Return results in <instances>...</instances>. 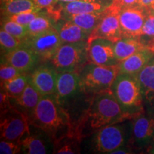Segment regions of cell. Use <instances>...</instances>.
<instances>
[{
	"label": "cell",
	"mask_w": 154,
	"mask_h": 154,
	"mask_svg": "<svg viewBox=\"0 0 154 154\" xmlns=\"http://www.w3.org/2000/svg\"><path fill=\"white\" fill-rule=\"evenodd\" d=\"M132 123V136L138 145L149 143L154 135V119L142 116L134 117Z\"/></svg>",
	"instance_id": "obj_17"
},
{
	"label": "cell",
	"mask_w": 154,
	"mask_h": 154,
	"mask_svg": "<svg viewBox=\"0 0 154 154\" xmlns=\"http://www.w3.org/2000/svg\"><path fill=\"white\" fill-rule=\"evenodd\" d=\"M147 48L139 38H122L114 44V52L116 60L119 62Z\"/></svg>",
	"instance_id": "obj_20"
},
{
	"label": "cell",
	"mask_w": 154,
	"mask_h": 154,
	"mask_svg": "<svg viewBox=\"0 0 154 154\" xmlns=\"http://www.w3.org/2000/svg\"><path fill=\"white\" fill-rule=\"evenodd\" d=\"M2 140L19 142L26 134L29 135V119L28 116L15 107L1 113Z\"/></svg>",
	"instance_id": "obj_5"
},
{
	"label": "cell",
	"mask_w": 154,
	"mask_h": 154,
	"mask_svg": "<svg viewBox=\"0 0 154 154\" xmlns=\"http://www.w3.org/2000/svg\"><path fill=\"white\" fill-rule=\"evenodd\" d=\"M111 89L125 112L134 117L141 113L143 97L137 75L119 74Z\"/></svg>",
	"instance_id": "obj_3"
},
{
	"label": "cell",
	"mask_w": 154,
	"mask_h": 154,
	"mask_svg": "<svg viewBox=\"0 0 154 154\" xmlns=\"http://www.w3.org/2000/svg\"><path fill=\"white\" fill-rule=\"evenodd\" d=\"M23 41L18 39L14 36L7 33L5 30L1 29L0 32V44H1L2 54L5 55L17 48L22 46Z\"/></svg>",
	"instance_id": "obj_29"
},
{
	"label": "cell",
	"mask_w": 154,
	"mask_h": 154,
	"mask_svg": "<svg viewBox=\"0 0 154 154\" xmlns=\"http://www.w3.org/2000/svg\"><path fill=\"white\" fill-rule=\"evenodd\" d=\"M22 151L28 154H45L48 152L45 140L37 135H28L20 140Z\"/></svg>",
	"instance_id": "obj_26"
},
{
	"label": "cell",
	"mask_w": 154,
	"mask_h": 154,
	"mask_svg": "<svg viewBox=\"0 0 154 154\" xmlns=\"http://www.w3.org/2000/svg\"><path fill=\"white\" fill-rule=\"evenodd\" d=\"M147 48L151 50L152 52L154 54V39L152 42H150V44H149V45H148Z\"/></svg>",
	"instance_id": "obj_38"
},
{
	"label": "cell",
	"mask_w": 154,
	"mask_h": 154,
	"mask_svg": "<svg viewBox=\"0 0 154 154\" xmlns=\"http://www.w3.org/2000/svg\"><path fill=\"white\" fill-rule=\"evenodd\" d=\"M151 11L152 12H153V14H154V8H153V9H151Z\"/></svg>",
	"instance_id": "obj_40"
},
{
	"label": "cell",
	"mask_w": 154,
	"mask_h": 154,
	"mask_svg": "<svg viewBox=\"0 0 154 154\" xmlns=\"http://www.w3.org/2000/svg\"><path fill=\"white\" fill-rule=\"evenodd\" d=\"M34 4L39 9H51L55 7L58 3L57 0H33Z\"/></svg>",
	"instance_id": "obj_34"
},
{
	"label": "cell",
	"mask_w": 154,
	"mask_h": 154,
	"mask_svg": "<svg viewBox=\"0 0 154 154\" xmlns=\"http://www.w3.org/2000/svg\"><path fill=\"white\" fill-rule=\"evenodd\" d=\"M24 74L19 71V69L15 68L10 64L6 63H1V68H0V79H1V84H3L5 82L12 79L15 77L19 75Z\"/></svg>",
	"instance_id": "obj_30"
},
{
	"label": "cell",
	"mask_w": 154,
	"mask_h": 154,
	"mask_svg": "<svg viewBox=\"0 0 154 154\" xmlns=\"http://www.w3.org/2000/svg\"><path fill=\"white\" fill-rule=\"evenodd\" d=\"M4 14L7 17L11 15L32 11H40L33 0H5Z\"/></svg>",
	"instance_id": "obj_24"
},
{
	"label": "cell",
	"mask_w": 154,
	"mask_h": 154,
	"mask_svg": "<svg viewBox=\"0 0 154 154\" xmlns=\"http://www.w3.org/2000/svg\"><path fill=\"white\" fill-rule=\"evenodd\" d=\"M138 5L146 9H151L154 8V0H139Z\"/></svg>",
	"instance_id": "obj_36"
},
{
	"label": "cell",
	"mask_w": 154,
	"mask_h": 154,
	"mask_svg": "<svg viewBox=\"0 0 154 154\" xmlns=\"http://www.w3.org/2000/svg\"><path fill=\"white\" fill-rule=\"evenodd\" d=\"M39 11H26V12L11 15V16H9L7 18L26 27L39 14Z\"/></svg>",
	"instance_id": "obj_31"
},
{
	"label": "cell",
	"mask_w": 154,
	"mask_h": 154,
	"mask_svg": "<svg viewBox=\"0 0 154 154\" xmlns=\"http://www.w3.org/2000/svg\"><path fill=\"white\" fill-rule=\"evenodd\" d=\"M127 140L125 127L121 124H111L98 131L94 138V148L101 153H111L124 146Z\"/></svg>",
	"instance_id": "obj_8"
},
{
	"label": "cell",
	"mask_w": 154,
	"mask_h": 154,
	"mask_svg": "<svg viewBox=\"0 0 154 154\" xmlns=\"http://www.w3.org/2000/svg\"><path fill=\"white\" fill-rule=\"evenodd\" d=\"M121 9L112 4L106 9V14L99 24L91 32L87 39V44L95 38H105L116 43L123 38L121 32L119 13Z\"/></svg>",
	"instance_id": "obj_7"
},
{
	"label": "cell",
	"mask_w": 154,
	"mask_h": 154,
	"mask_svg": "<svg viewBox=\"0 0 154 154\" xmlns=\"http://www.w3.org/2000/svg\"><path fill=\"white\" fill-rule=\"evenodd\" d=\"M151 153H154V148H153V149H152Z\"/></svg>",
	"instance_id": "obj_41"
},
{
	"label": "cell",
	"mask_w": 154,
	"mask_h": 154,
	"mask_svg": "<svg viewBox=\"0 0 154 154\" xmlns=\"http://www.w3.org/2000/svg\"><path fill=\"white\" fill-rule=\"evenodd\" d=\"M139 38L146 47L154 39V14L149 9H147V14Z\"/></svg>",
	"instance_id": "obj_27"
},
{
	"label": "cell",
	"mask_w": 154,
	"mask_h": 154,
	"mask_svg": "<svg viewBox=\"0 0 154 154\" xmlns=\"http://www.w3.org/2000/svg\"><path fill=\"white\" fill-rule=\"evenodd\" d=\"M113 0H80L68 3H60L63 16L94 13L105 10Z\"/></svg>",
	"instance_id": "obj_15"
},
{
	"label": "cell",
	"mask_w": 154,
	"mask_h": 154,
	"mask_svg": "<svg viewBox=\"0 0 154 154\" xmlns=\"http://www.w3.org/2000/svg\"><path fill=\"white\" fill-rule=\"evenodd\" d=\"M143 100L154 106V57L137 74Z\"/></svg>",
	"instance_id": "obj_19"
},
{
	"label": "cell",
	"mask_w": 154,
	"mask_h": 154,
	"mask_svg": "<svg viewBox=\"0 0 154 154\" xmlns=\"http://www.w3.org/2000/svg\"><path fill=\"white\" fill-rule=\"evenodd\" d=\"M130 118L134 117L123 110L111 88L97 92L94 94L89 107L79 124L74 128L72 136L80 140L89 131H99Z\"/></svg>",
	"instance_id": "obj_1"
},
{
	"label": "cell",
	"mask_w": 154,
	"mask_h": 154,
	"mask_svg": "<svg viewBox=\"0 0 154 154\" xmlns=\"http://www.w3.org/2000/svg\"><path fill=\"white\" fill-rule=\"evenodd\" d=\"M113 42L105 38H95L87 44V60L88 63L102 66L119 64L114 52Z\"/></svg>",
	"instance_id": "obj_11"
},
{
	"label": "cell",
	"mask_w": 154,
	"mask_h": 154,
	"mask_svg": "<svg viewBox=\"0 0 154 154\" xmlns=\"http://www.w3.org/2000/svg\"><path fill=\"white\" fill-rule=\"evenodd\" d=\"M58 2L60 3H68L72 2H76V1H80V0H57Z\"/></svg>",
	"instance_id": "obj_39"
},
{
	"label": "cell",
	"mask_w": 154,
	"mask_h": 154,
	"mask_svg": "<svg viewBox=\"0 0 154 154\" xmlns=\"http://www.w3.org/2000/svg\"><path fill=\"white\" fill-rule=\"evenodd\" d=\"M54 26L63 43L87 42L89 36V34L79 25L64 19Z\"/></svg>",
	"instance_id": "obj_18"
},
{
	"label": "cell",
	"mask_w": 154,
	"mask_h": 154,
	"mask_svg": "<svg viewBox=\"0 0 154 154\" xmlns=\"http://www.w3.org/2000/svg\"><path fill=\"white\" fill-rule=\"evenodd\" d=\"M23 44L32 49L38 57L44 60H51L63 44L57 29H52L45 33L34 36H27Z\"/></svg>",
	"instance_id": "obj_9"
},
{
	"label": "cell",
	"mask_w": 154,
	"mask_h": 154,
	"mask_svg": "<svg viewBox=\"0 0 154 154\" xmlns=\"http://www.w3.org/2000/svg\"><path fill=\"white\" fill-rule=\"evenodd\" d=\"M153 57L154 54L148 48L138 51L119 62V72L120 74L137 75Z\"/></svg>",
	"instance_id": "obj_16"
},
{
	"label": "cell",
	"mask_w": 154,
	"mask_h": 154,
	"mask_svg": "<svg viewBox=\"0 0 154 154\" xmlns=\"http://www.w3.org/2000/svg\"><path fill=\"white\" fill-rule=\"evenodd\" d=\"M138 1L139 0H113L112 5L121 9L125 8V7L138 5Z\"/></svg>",
	"instance_id": "obj_35"
},
{
	"label": "cell",
	"mask_w": 154,
	"mask_h": 154,
	"mask_svg": "<svg viewBox=\"0 0 154 154\" xmlns=\"http://www.w3.org/2000/svg\"><path fill=\"white\" fill-rule=\"evenodd\" d=\"M39 57L32 49L22 44V46L4 55L2 63L10 64L23 73L33 69Z\"/></svg>",
	"instance_id": "obj_14"
},
{
	"label": "cell",
	"mask_w": 154,
	"mask_h": 154,
	"mask_svg": "<svg viewBox=\"0 0 154 154\" xmlns=\"http://www.w3.org/2000/svg\"><path fill=\"white\" fill-rule=\"evenodd\" d=\"M22 151L20 141L15 142L10 140H2L0 142V153L1 154H16Z\"/></svg>",
	"instance_id": "obj_32"
},
{
	"label": "cell",
	"mask_w": 154,
	"mask_h": 154,
	"mask_svg": "<svg viewBox=\"0 0 154 154\" xmlns=\"http://www.w3.org/2000/svg\"><path fill=\"white\" fill-rule=\"evenodd\" d=\"M2 29L5 30L7 33L10 34L21 41H24L28 36L26 26H22L8 18L4 21L3 24H2Z\"/></svg>",
	"instance_id": "obj_28"
},
{
	"label": "cell",
	"mask_w": 154,
	"mask_h": 154,
	"mask_svg": "<svg viewBox=\"0 0 154 154\" xmlns=\"http://www.w3.org/2000/svg\"><path fill=\"white\" fill-rule=\"evenodd\" d=\"M42 96L39 92L29 82L22 94L14 100L17 106L20 107L29 117L33 112Z\"/></svg>",
	"instance_id": "obj_21"
},
{
	"label": "cell",
	"mask_w": 154,
	"mask_h": 154,
	"mask_svg": "<svg viewBox=\"0 0 154 154\" xmlns=\"http://www.w3.org/2000/svg\"><path fill=\"white\" fill-rule=\"evenodd\" d=\"M29 119L30 124L43 131L55 143L72 136L74 128L69 116L55 94L42 96Z\"/></svg>",
	"instance_id": "obj_2"
},
{
	"label": "cell",
	"mask_w": 154,
	"mask_h": 154,
	"mask_svg": "<svg viewBox=\"0 0 154 154\" xmlns=\"http://www.w3.org/2000/svg\"><path fill=\"white\" fill-rule=\"evenodd\" d=\"M119 74V64L102 66L88 63L79 73L82 89L94 94L110 89Z\"/></svg>",
	"instance_id": "obj_4"
},
{
	"label": "cell",
	"mask_w": 154,
	"mask_h": 154,
	"mask_svg": "<svg viewBox=\"0 0 154 154\" xmlns=\"http://www.w3.org/2000/svg\"><path fill=\"white\" fill-rule=\"evenodd\" d=\"M51 19H51L48 13H39L26 26L28 36L39 35L52 29L54 26H53Z\"/></svg>",
	"instance_id": "obj_25"
},
{
	"label": "cell",
	"mask_w": 154,
	"mask_h": 154,
	"mask_svg": "<svg viewBox=\"0 0 154 154\" xmlns=\"http://www.w3.org/2000/svg\"><path fill=\"white\" fill-rule=\"evenodd\" d=\"M106 9L103 11L94 13L68 15V16L63 17V19L72 21L76 24L79 25L90 35L94 29L96 27V26L99 24L103 17L104 16Z\"/></svg>",
	"instance_id": "obj_22"
},
{
	"label": "cell",
	"mask_w": 154,
	"mask_h": 154,
	"mask_svg": "<svg viewBox=\"0 0 154 154\" xmlns=\"http://www.w3.org/2000/svg\"><path fill=\"white\" fill-rule=\"evenodd\" d=\"M29 82V76L26 73L22 74L15 78L1 84L2 89H3L11 99L18 98Z\"/></svg>",
	"instance_id": "obj_23"
},
{
	"label": "cell",
	"mask_w": 154,
	"mask_h": 154,
	"mask_svg": "<svg viewBox=\"0 0 154 154\" xmlns=\"http://www.w3.org/2000/svg\"><path fill=\"white\" fill-rule=\"evenodd\" d=\"M147 9L138 5L121 9L119 21L123 38H139Z\"/></svg>",
	"instance_id": "obj_10"
},
{
	"label": "cell",
	"mask_w": 154,
	"mask_h": 154,
	"mask_svg": "<svg viewBox=\"0 0 154 154\" xmlns=\"http://www.w3.org/2000/svg\"><path fill=\"white\" fill-rule=\"evenodd\" d=\"M111 153L112 154H126V153H130L128 149H126V148H124L123 146L119 148V149H116L115 151H113V152H111Z\"/></svg>",
	"instance_id": "obj_37"
},
{
	"label": "cell",
	"mask_w": 154,
	"mask_h": 154,
	"mask_svg": "<svg viewBox=\"0 0 154 154\" xmlns=\"http://www.w3.org/2000/svg\"><path fill=\"white\" fill-rule=\"evenodd\" d=\"M82 89L79 73L75 69L59 71L57 75L55 95L62 104Z\"/></svg>",
	"instance_id": "obj_12"
},
{
	"label": "cell",
	"mask_w": 154,
	"mask_h": 154,
	"mask_svg": "<svg viewBox=\"0 0 154 154\" xmlns=\"http://www.w3.org/2000/svg\"><path fill=\"white\" fill-rule=\"evenodd\" d=\"M54 66L42 65L29 75V82L42 96L55 94L58 72Z\"/></svg>",
	"instance_id": "obj_13"
},
{
	"label": "cell",
	"mask_w": 154,
	"mask_h": 154,
	"mask_svg": "<svg viewBox=\"0 0 154 154\" xmlns=\"http://www.w3.org/2000/svg\"><path fill=\"white\" fill-rule=\"evenodd\" d=\"M57 149L56 150V153H60V154H73L79 153V150L76 149L77 146L74 142H69L67 140L66 142H63L62 143L61 142L57 143Z\"/></svg>",
	"instance_id": "obj_33"
},
{
	"label": "cell",
	"mask_w": 154,
	"mask_h": 154,
	"mask_svg": "<svg viewBox=\"0 0 154 154\" xmlns=\"http://www.w3.org/2000/svg\"><path fill=\"white\" fill-rule=\"evenodd\" d=\"M87 59V42L63 43L51 59L59 71L75 69Z\"/></svg>",
	"instance_id": "obj_6"
}]
</instances>
